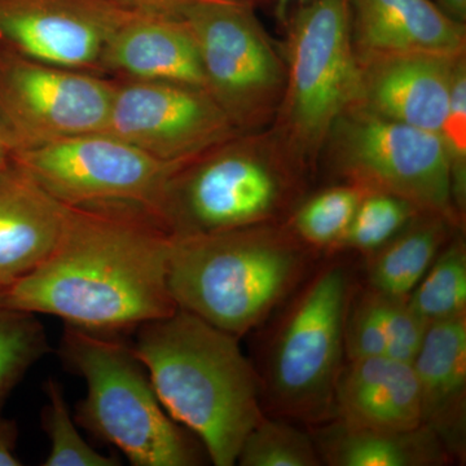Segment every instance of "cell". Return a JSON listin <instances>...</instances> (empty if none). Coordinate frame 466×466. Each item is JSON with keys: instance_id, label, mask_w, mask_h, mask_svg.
I'll use <instances>...</instances> for the list:
<instances>
[{"instance_id": "cell-8", "label": "cell", "mask_w": 466, "mask_h": 466, "mask_svg": "<svg viewBox=\"0 0 466 466\" xmlns=\"http://www.w3.org/2000/svg\"><path fill=\"white\" fill-rule=\"evenodd\" d=\"M321 153L341 183L397 196L464 226L440 135L350 106L334 122Z\"/></svg>"}, {"instance_id": "cell-14", "label": "cell", "mask_w": 466, "mask_h": 466, "mask_svg": "<svg viewBox=\"0 0 466 466\" xmlns=\"http://www.w3.org/2000/svg\"><path fill=\"white\" fill-rule=\"evenodd\" d=\"M462 56L391 54L358 58V94L352 106L440 134Z\"/></svg>"}, {"instance_id": "cell-4", "label": "cell", "mask_w": 466, "mask_h": 466, "mask_svg": "<svg viewBox=\"0 0 466 466\" xmlns=\"http://www.w3.org/2000/svg\"><path fill=\"white\" fill-rule=\"evenodd\" d=\"M308 173L272 128L238 134L177 168L152 213L171 238L285 222Z\"/></svg>"}, {"instance_id": "cell-26", "label": "cell", "mask_w": 466, "mask_h": 466, "mask_svg": "<svg viewBox=\"0 0 466 466\" xmlns=\"http://www.w3.org/2000/svg\"><path fill=\"white\" fill-rule=\"evenodd\" d=\"M50 350L35 314L0 306V408L27 370Z\"/></svg>"}, {"instance_id": "cell-33", "label": "cell", "mask_w": 466, "mask_h": 466, "mask_svg": "<svg viewBox=\"0 0 466 466\" xmlns=\"http://www.w3.org/2000/svg\"><path fill=\"white\" fill-rule=\"evenodd\" d=\"M433 2L453 20L466 24V0H433Z\"/></svg>"}, {"instance_id": "cell-12", "label": "cell", "mask_w": 466, "mask_h": 466, "mask_svg": "<svg viewBox=\"0 0 466 466\" xmlns=\"http://www.w3.org/2000/svg\"><path fill=\"white\" fill-rule=\"evenodd\" d=\"M104 133L168 162L189 161L241 134L205 88L135 79L116 81Z\"/></svg>"}, {"instance_id": "cell-3", "label": "cell", "mask_w": 466, "mask_h": 466, "mask_svg": "<svg viewBox=\"0 0 466 466\" xmlns=\"http://www.w3.org/2000/svg\"><path fill=\"white\" fill-rule=\"evenodd\" d=\"M318 253L285 222L173 238L168 289L177 309L240 339L299 289Z\"/></svg>"}, {"instance_id": "cell-17", "label": "cell", "mask_w": 466, "mask_h": 466, "mask_svg": "<svg viewBox=\"0 0 466 466\" xmlns=\"http://www.w3.org/2000/svg\"><path fill=\"white\" fill-rule=\"evenodd\" d=\"M67 205L9 159L0 168V294L50 256Z\"/></svg>"}, {"instance_id": "cell-30", "label": "cell", "mask_w": 466, "mask_h": 466, "mask_svg": "<svg viewBox=\"0 0 466 466\" xmlns=\"http://www.w3.org/2000/svg\"><path fill=\"white\" fill-rule=\"evenodd\" d=\"M358 296V294H357ZM388 343L375 294L367 288L352 296L345 324L346 360L388 357Z\"/></svg>"}, {"instance_id": "cell-24", "label": "cell", "mask_w": 466, "mask_h": 466, "mask_svg": "<svg viewBox=\"0 0 466 466\" xmlns=\"http://www.w3.org/2000/svg\"><path fill=\"white\" fill-rule=\"evenodd\" d=\"M236 464L241 466L323 465L314 438L290 420L263 417L242 444Z\"/></svg>"}, {"instance_id": "cell-7", "label": "cell", "mask_w": 466, "mask_h": 466, "mask_svg": "<svg viewBox=\"0 0 466 466\" xmlns=\"http://www.w3.org/2000/svg\"><path fill=\"white\" fill-rule=\"evenodd\" d=\"M284 27L285 88L272 130L309 170L336 119L357 100L359 63L348 0H312Z\"/></svg>"}, {"instance_id": "cell-15", "label": "cell", "mask_w": 466, "mask_h": 466, "mask_svg": "<svg viewBox=\"0 0 466 466\" xmlns=\"http://www.w3.org/2000/svg\"><path fill=\"white\" fill-rule=\"evenodd\" d=\"M358 58L391 54H466V25L433 0H348Z\"/></svg>"}, {"instance_id": "cell-29", "label": "cell", "mask_w": 466, "mask_h": 466, "mask_svg": "<svg viewBox=\"0 0 466 466\" xmlns=\"http://www.w3.org/2000/svg\"><path fill=\"white\" fill-rule=\"evenodd\" d=\"M372 291L385 330L388 343L386 355L397 360L412 363L421 348L428 324L410 308L408 299Z\"/></svg>"}, {"instance_id": "cell-6", "label": "cell", "mask_w": 466, "mask_h": 466, "mask_svg": "<svg viewBox=\"0 0 466 466\" xmlns=\"http://www.w3.org/2000/svg\"><path fill=\"white\" fill-rule=\"evenodd\" d=\"M354 293L348 265L332 262L314 269L288 299L259 375L262 400L274 415L308 425L334 419Z\"/></svg>"}, {"instance_id": "cell-23", "label": "cell", "mask_w": 466, "mask_h": 466, "mask_svg": "<svg viewBox=\"0 0 466 466\" xmlns=\"http://www.w3.org/2000/svg\"><path fill=\"white\" fill-rule=\"evenodd\" d=\"M426 324L466 312V247L461 236L451 238L408 297Z\"/></svg>"}, {"instance_id": "cell-1", "label": "cell", "mask_w": 466, "mask_h": 466, "mask_svg": "<svg viewBox=\"0 0 466 466\" xmlns=\"http://www.w3.org/2000/svg\"><path fill=\"white\" fill-rule=\"evenodd\" d=\"M170 233L133 202L67 207L54 250L0 294V306L116 333L177 311L168 289Z\"/></svg>"}, {"instance_id": "cell-20", "label": "cell", "mask_w": 466, "mask_h": 466, "mask_svg": "<svg viewBox=\"0 0 466 466\" xmlns=\"http://www.w3.org/2000/svg\"><path fill=\"white\" fill-rule=\"evenodd\" d=\"M332 421L315 440L323 464L443 466L453 460L440 435L426 425L410 431H370Z\"/></svg>"}, {"instance_id": "cell-22", "label": "cell", "mask_w": 466, "mask_h": 466, "mask_svg": "<svg viewBox=\"0 0 466 466\" xmlns=\"http://www.w3.org/2000/svg\"><path fill=\"white\" fill-rule=\"evenodd\" d=\"M368 191L339 183L305 198L285 220L291 232L315 250L333 251Z\"/></svg>"}, {"instance_id": "cell-31", "label": "cell", "mask_w": 466, "mask_h": 466, "mask_svg": "<svg viewBox=\"0 0 466 466\" xmlns=\"http://www.w3.org/2000/svg\"><path fill=\"white\" fill-rule=\"evenodd\" d=\"M122 7L140 14L180 16V12L193 0H113Z\"/></svg>"}, {"instance_id": "cell-13", "label": "cell", "mask_w": 466, "mask_h": 466, "mask_svg": "<svg viewBox=\"0 0 466 466\" xmlns=\"http://www.w3.org/2000/svg\"><path fill=\"white\" fill-rule=\"evenodd\" d=\"M134 12L113 0H0V45L20 56L103 76L104 48Z\"/></svg>"}, {"instance_id": "cell-36", "label": "cell", "mask_w": 466, "mask_h": 466, "mask_svg": "<svg viewBox=\"0 0 466 466\" xmlns=\"http://www.w3.org/2000/svg\"><path fill=\"white\" fill-rule=\"evenodd\" d=\"M219 2L250 3V5H256L257 0H219Z\"/></svg>"}, {"instance_id": "cell-2", "label": "cell", "mask_w": 466, "mask_h": 466, "mask_svg": "<svg viewBox=\"0 0 466 466\" xmlns=\"http://www.w3.org/2000/svg\"><path fill=\"white\" fill-rule=\"evenodd\" d=\"M135 332L131 346L168 415L201 441L214 465H235L265 417L259 373L238 337L180 309Z\"/></svg>"}, {"instance_id": "cell-27", "label": "cell", "mask_w": 466, "mask_h": 466, "mask_svg": "<svg viewBox=\"0 0 466 466\" xmlns=\"http://www.w3.org/2000/svg\"><path fill=\"white\" fill-rule=\"evenodd\" d=\"M48 404L43 408L42 424L50 440V452L43 466H116L118 460L92 449L76 431L66 395L55 380L46 382Z\"/></svg>"}, {"instance_id": "cell-35", "label": "cell", "mask_w": 466, "mask_h": 466, "mask_svg": "<svg viewBox=\"0 0 466 466\" xmlns=\"http://www.w3.org/2000/svg\"><path fill=\"white\" fill-rule=\"evenodd\" d=\"M9 159H11V152H9L7 143H5L2 130H0V168L5 167Z\"/></svg>"}, {"instance_id": "cell-16", "label": "cell", "mask_w": 466, "mask_h": 466, "mask_svg": "<svg viewBox=\"0 0 466 466\" xmlns=\"http://www.w3.org/2000/svg\"><path fill=\"white\" fill-rule=\"evenodd\" d=\"M101 73L205 88L198 45L180 16L134 12L110 35Z\"/></svg>"}, {"instance_id": "cell-19", "label": "cell", "mask_w": 466, "mask_h": 466, "mask_svg": "<svg viewBox=\"0 0 466 466\" xmlns=\"http://www.w3.org/2000/svg\"><path fill=\"white\" fill-rule=\"evenodd\" d=\"M412 366L422 424L440 435L453 458H461L466 424V312L429 324Z\"/></svg>"}, {"instance_id": "cell-28", "label": "cell", "mask_w": 466, "mask_h": 466, "mask_svg": "<svg viewBox=\"0 0 466 466\" xmlns=\"http://www.w3.org/2000/svg\"><path fill=\"white\" fill-rule=\"evenodd\" d=\"M449 159L452 200L460 218L466 213V56L460 58L449 109L440 131Z\"/></svg>"}, {"instance_id": "cell-32", "label": "cell", "mask_w": 466, "mask_h": 466, "mask_svg": "<svg viewBox=\"0 0 466 466\" xmlns=\"http://www.w3.org/2000/svg\"><path fill=\"white\" fill-rule=\"evenodd\" d=\"M17 425L12 420L0 417V466H21L23 461L17 458Z\"/></svg>"}, {"instance_id": "cell-21", "label": "cell", "mask_w": 466, "mask_h": 466, "mask_svg": "<svg viewBox=\"0 0 466 466\" xmlns=\"http://www.w3.org/2000/svg\"><path fill=\"white\" fill-rule=\"evenodd\" d=\"M456 228L461 229L440 214H417L390 241L368 254V288L408 299Z\"/></svg>"}, {"instance_id": "cell-18", "label": "cell", "mask_w": 466, "mask_h": 466, "mask_svg": "<svg viewBox=\"0 0 466 466\" xmlns=\"http://www.w3.org/2000/svg\"><path fill=\"white\" fill-rule=\"evenodd\" d=\"M333 420L370 431L424 425L412 363L389 357L346 360L337 381Z\"/></svg>"}, {"instance_id": "cell-11", "label": "cell", "mask_w": 466, "mask_h": 466, "mask_svg": "<svg viewBox=\"0 0 466 466\" xmlns=\"http://www.w3.org/2000/svg\"><path fill=\"white\" fill-rule=\"evenodd\" d=\"M11 161L67 207L118 201L150 211L168 177L187 162L162 161L104 131L20 150Z\"/></svg>"}, {"instance_id": "cell-9", "label": "cell", "mask_w": 466, "mask_h": 466, "mask_svg": "<svg viewBox=\"0 0 466 466\" xmlns=\"http://www.w3.org/2000/svg\"><path fill=\"white\" fill-rule=\"evenodd\" d=\"M180 17L198 45L208 94L238 133L265 130L283 99L287 69L254 5L193 0Z\"/></svg>"}, {"instance_id": "cell-10", "label": "cell", "mask_w": 466, "mask_h": 466, "mask_svg": "<svg viewBox=\"0 0 466 466\" xmlns=\"http://www.w3.org/2000/svg\"><path fill=\"white\" fill-rule=\"evenodd\" d=\"M116 81L0 50V130L9 152L101 133Z\"/></svg>"}, {"instance_id": "cell-5", "label": "cell", "mask_w": 466, "mask_h": 466, "mask_svg": "<svg viewBox=\"0 0 466 466\" xmlns=\"http://www.w3.org/2000/svg\"><path fill=\"white\" fill-rule=\"evenodd\" d=\"M60 354L87 386L76 421L95 437L113 444L134 466L202 464L201 441L168 415L133 346L116 333L66 325Z\"/></svg>"}, {"instance_id": "cell-34", "label": "cell", "mask_w": 466, "mask_h": 466, "mask_svg": "<svg viewBox=\"0 0 466 466\" xmlns=\"http://www.w3.org/2000/svg\"><path fill=\"white\" fill-rule=\"evenodd\" d=\"M312 0H275V15L278 20L280 21L281 25L285 26L288 18L293 14L296 9L308 5Z\"/></svg>"}, {"instance_id": "cell-25", "label": "cell", "mask_w": 466, "mask_h": 466, "mask_svg": "<svg viewBox=\"0 0 466 466\" xmlns=\"http://www.w3.org/2000/svg\"><path fill=\"white\" fill-rule=\"evenodd\" d=\"M419 208L397 196L368 192L333 251L373 253L391 240L417 216Z\"/></svg>"}]
</instances>
